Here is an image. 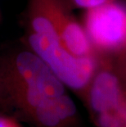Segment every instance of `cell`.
Masks as SVG:
<instances>
[{
    "label": "cell",
    "instance_id": "cell-1",
    "mask_svg": "<svg viewBox=\"0 0 126 127\" xmlns=\"http://www.w3.org/2000/svg\"><path fill=\"white\" fill-rule=\"evenodd\" d=\"M29 44L64 85L74 90L88 85L94 75L95 56L78 57L63 45L54 25L36 0H30Z\"/></svg>",
    "mask_w": 126,
    "mask_h": 127
},
{
    "label": "cell",
    "instance_id": "cell-2",
    "mask_svg": "<svg viewBox=\"0 0 126 127\" xmlns=\"http://www.w3.org/2000/svg\"><path fill=\"white\" fill-rule=\"evenodd\" d=\"M11 66L18 80L20 95L32 108L34 109L48 98L65 94V85L33 51L19 53Z\"/></svg>",
    "mask_w": 126,
    "mask_h": 127
},
{
    "label": "cell",
    "instance_id": "cell-3",
    "mask_svg": "<svg viewBox=\"0 0 126 127\" xmlns=\"http://www.w3.org/2000/svg\"><path fill=\"white\" fill-rule=\"evenodd\" d=\"M83 26L97 53H126V7L116 0L86 10Z\"/></svg>",
    "mask_w": 126,
    "mask_h": 127
},
{
    "label": "cell",
    "instance_id": "cell-4",
    "mask_svg": "<svg viewBox=\"0 0 126 127\" xmlns=\"http://www.w3.org/2000/svg\"><path fill=\"white\" fill-rule=\"evenodd\" d=\"M49 16L63 45L78 57L95 56L96 51L81 24L69 12L63 0H36Z\"/></svg>",
    "mask_w": 126,
    "mask_h": 127
},
{
    "label": "cell",
    "instance_id": "cell-5",
    "mask_svg": "<svg viewBox=\"0 0 126 127\" xmlns=\"http://www.w3.org/2000/svg\"><path fill=\"white\" fill-rule=\"evenodd\" d=\"M89 92V102L98 114L114 112L123 102L119 78L113 72L103 70L93 77Z\"/></svg>",
    "mask_w": 126,
    "mask_h": 127
},
{
    "label": "cell",
    "instance_id": "cell-6",
    "mask_svg": "<svg viewBox=\"0 0 126 127\" xmlns=\"http://www.w3.org/2000/svg\"><path fill=\"white\" fill-rule=\"evenodd\" d=\"M38 120L49 127L57 126L61 121L73 117L76 112L74 101L66 94L57 98H48L34 108Z\"/></svg>",
    "mask_w": 126,
    "mask_h": 127
},
{
    "label": "cell",
    "instance_id": "cell-7",
    "mask_svg": "<svg viewBox=\"0 0 126 127\" xmlns=\"http://www.w3.org/2000/svg\"><path fill=\"white\" fill-rule=\"evenodd\" d=\"M98 121L100 127H123L124 123L115 112L99 113Z\"/></svg>",
    "mask_w": 126,
    "mask_h": 127
},
{
    "label": "cell",
    "instance_id": "cell-8",
    "mask_svg": "<svg viewBox=\"0 0 126 127\" xmlns=\"http://www.w3.org/2000/svg\"><path fill=\"white\" fill-rule=\"evenodd\" d=\"M112 1L115 0H71V3L74 6L85 10L94 8Z\"/></svg>",
    "mask_w": 126,
    "mask_h": 127
},
{
    "label": "cell",
    "instance_id": "cell-9",
    "mask_svg": "<svg viewBox=\"0 0 126 127\" xmlns=\"http://www.w3.org/2000/svg\"><path fill=\"white\" fill-rule=\"evenodd\" d=\"M114 112L119 116L120 118L123 121V123H124V126H126V102H123Z\"/></svg>",
    "mask_w": 126,
    "mask_h": 127
},
{
    "label": "cell",
    "instance_id": "cell-10",
    "mask_svg": "<svg viewBox=\"0 0 126 127\" xmlns=\"http://www.w3.org/2000/svg\"><path fill=\"white\" fill-rule=\"evenodd\" d=\"M0 127H10V126L7 122V121L3 120V119H0Z\"/></svg>",
    "mask_w": 126,
    "mask_h": 127
}]
</instances>
